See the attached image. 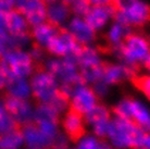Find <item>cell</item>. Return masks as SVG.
I'll return each instance as SVG.
<instances>
[{"label": "cell", "mask_w": 150, "mask_h": 149, "mask_svg": "<svg viewBox=\"0 0 150 149\" xmlns=\"http://www.w3.org/2000/svg\"><path fill=\"white\" fill-rule=\"evenodd\" d=\"M108 137L116 147H149V135L146 131L132 121L120 118L109 122Z\"/></svg>", "instance_id": "obj_1"}, {"label": "cell", "mask_w": 150, "mask_h": 149, "mask_svg": "<svg viewBox=\"0 0 150 149\" xmlns=\"http://www.w3.org/2000/svg\"><path fill=\"white\" fill-rule=\"evenodd\" d=\"M117 57L137 71L142 67L149 69V41L144 34L131 31L120 44Z\"/></svg>", "instance_id": "obj_2"}, {"label": "cell", "mask_w": 150, "mask_h": 149, "mask_svg": "<svg viewBox=\"0 0 150 149\" xmlns=\"http://www.w3.org/2000/svg\"><path fill=\"white\" fill-rule=\"evenodd\" d=\"M0 65L8 77H25L34 71V62L30 56L19 48L10 50L0 57Z\"/></svg>", "instance_id": "obj_3"}, {"label": "cell", "mask_w": 150, "mask_h": 149, "mask_svg": "<svg viewBox=\"0 0 150 149\" xmlns=\"http://www.w3.org/2000/svg\"><path fill=\"white\" fill-rule=\"evenodd\" d=\"M30 88L33 97L38 104H48L56 95L59 86L56 76L44 67L34 71L30 79Z\"/></svg>", "instance_id": "obj_4"}, {"label": "cell", "mask_w": 150, "mask_h": 149, "mask_svg": "<svg viewBox=\"0 0 150 149\" xmlns=\"http://www.w3.org/2000/svg\"><path fill=\"white\" fill-rule=\"evenodd\" d=\"M112 18L123 25L143 28L144 25L149 21V7L145 2L134 0L123 9L113 12Z\"/></svg>", "instance_id": "obj_5"}, {"label": "cell", "mask_w": 150, "mask_h": 149, "mask_svg": "<svg viewBox=\"0 0 150 149\" xmlns=\"http://www.w3.org/2000/svg\"><path fill=\"white\" fill-rule=\"evenodd\" d=\"M4 27L14 40L16 47L24 45L28 38H30V26L24 15L16 9H12L4 15L2 19Z\"/></svg>", "instance_id": "obj_6"}, {"label": "cell", "mask_w": 150, "mask_h": 149, "mask_svg": "<svg viewBox=\"0 0 150 149\" xmlns=\"http://www.w3.org/2000/svg\"><path fill=\"white\" fill-rule=\"evenodd\" d=\"M34 123L46 134L54 137L58 132L59 124V113L49 104H39L37 108L33 112Z\"/></svg>", "instance_id": "obj_7"}, {"label": "cell", "mask_w": 150, "mask_h": 149, "mask_svg": "<svg viewBox=\"0 0 150 149\" xmlns=\"http://www.w3.org/2000/svg\"><path fill=\"white\" fill-rule=\"evenodd\" d=\"M4 107L6 108L10 116L21 125L24 126L25 124L30 123L33 120V110L32 106L25 99L18 97H13L8 95H4Z\"/></svg>", "instance_id": "obj_8"}, {"label": "cell", "mask_w": 150, "mask_h": 149, "mask_svg": "<svg viewBox=\"0 0 150 149\" xmlns=\"http://www.w3.org/2000/svg\"><path fill=\"white\" fill-rule=\"evenodd\" d=\"M79 43L75 40L72 34L67 28L60 26L57 33L47 43V50L49 53L57 57H65L74 50Z\"/></svg>", "instance_id": "obj_9"}, {"label": "cell", "mask_w": 150, "mask_h": 149, "mask_svg": "<svg viewBox=\"0 0 150 149\" xmlns=\"http://www.w3.org/2000/svg\"><path fill=\"white\" fill-rule=\"evenodd\" d=\"M98 100L99 98L95 94L94 89L83 85L79 86L73 93V98L69 104V107L70 109L84 116L86 112H88L98 104Z\"/></svg>", "instance_id": "obj_10"}, {"label": "cell", "mask_w": 150, "mask_h": 149, "mask_svg": "<svg viewBox=\"0 0 150 149\" xmlns=\"http://www.w3.org/2000/svg\"><path fill=\"white\" fill-rule=\"evenodd\" d=\"M102 67H103V72H102L101 79L108 85L121 84L125 79H129L135 73L140 72L126 64L120 65V64H112L109 62H102Z\"/></svg>", "instance_id": "obj_11"}, {"label": "cell", "mask_w": 150, "mask_h": 149, "mask_svg": "<svg viewBox=\"0 0 150 149\" xmlns=\"http://www.w3.org/2000/svg\"><path fill=\"white\" fill-rule=\"evenodd\" d=\"M23 137L28 147L32 148H46L51 147L53 137L46 134L39 128L32 120L30 123L22 126Z\"/></svg>", "instance_id": "obj_12"}, {"label": "cell", "mask_w": 150, "mask_h": 149, "mask_svg": "<svg viewBox=\"0 0 150 149\" xmlns=\"http://www.w3.org/2000/svg\"><path fill=\"white\" fill-rule=\"evenodd\" d=\"M62 125L67 133V136L70 138L71 142L77 143L83 136H85L86 130L84 124V116L72 109L68 110Z\"/></svg>", "instance_id": "obj_13"}, {"label": "cell", "mask_w": 150, "mask_h": 149, "mask_svg": "<svg viewBox=\"0 0 150 149\" xmlns=\"http://www.w3.org/2000/svg\"><path fill=\"white\" fill-rule=\"evenodd\" d=\"M21 13L26 19L28 25L36 26L46 20L47 4L42 0H25Z\"/></svg>", "instance_id": "obj_14"}, {"label": "cell", "mask_w": 150, "mask_h": 149, "mask_svg": "<svg viewBox=\"0 0 150 149\" xmlns=\"http://www.w3.org/2000/svg\"><path fill=\"white\" fill-rule=\"evenodd\" d=\"M69 32L79 44L88 45L96 40V31L93 30L84 20L75 18L69 24Z\"/></svg>", "instance_id": "obj_15"}, {"label": "cell", "mask_w": 150, "mask_h": 149, "mask_svg": "<svg viewBox=\"0 0 150 149\" xmlns=\"http://www.w3.org/2000/svg\"><path fill=\"white\" fill-rule=\"evenodd\" d=\"M113 10L110 6H94L90 7L89 11L85 15V22L97 31L105 25L110 18H112Z\"/></svg>", "instance_id": "obj_16"}, {"label": "cell", "mask_w": 150, "mask_h": 149, "mask_svg": "<svg viewBox=\"0 0 150 149\" xmlns=\"http://www.w3.org/2000/svg\"><path fill=\"white\" fill-rule=\"evenodd\" d=\"M70 14H71V9L68 4H65L63 1H60V2L56 1L53 4H48L46 19L53 25L61 26L62 23H64L69 19Z\"/></svg>", "instance_id": "obj_17"}, {"label": "cell", "mask_w": 150, "mask_h": 149, "mask_svg": "<svg viewBox=\"0 0 150 149\" xmlns=\"http://www.w3.org/2000/svg\"><path fill=\"white\" fill-rule=\"evenodd\" d=\"M60 26H56L49 23L48 21L46 23H40L38 25L34 26L33 31H30V37L34 39L35 43H37L38 45L46 46L49 39L52 37L53 35L57 33V31Z\"/></svg>", "instance_id": "obj_18"}, {"label": "cell", "mask_w": 150, "mask_h": 149, "mask_svg": "<svg viewBox=\"0 0 150 149\" xmlns=\"http://www.w3.org/2000/svg\"><path fill=\"white\" fill-rule=\"evenodd\" d=\"M6 86H7V94L10 96L22 98V99H25L30 96V87L23 79V77L9 76Z\"/></svg>", "instance_id": "obj_19"}, {"label": "cell", "mask_w": 150, "mask_h": 149, "mask_svg": "<svg viewBox=\"0 0 150 149\" xmlns=\"http://www.w3.org/2000/svg\"><path fill=\"white\" fill-rule=\"evenodd\" d=\"M102 62H87V63H79V74L82 75L84 79L87 82L95 83L96 81L102 77Z\"/></svg>", "instance_id": "obj_20"}, {"label": "cell", "mask_w": 150, "mask_h": 149, "mask_svg": "<svg viewBox=\"0 0 150 149\" xmlns=\"http://www.w3.org/2000/svg\"><path fill=\"white\" fill-rule=\"evenodd\" d=\"M131 110L133 122L148 132L149 130V113L146 108L138 101L131 99Z\"/></svg>", "instance_id": "obj_21"}, {"label": "cell", "mask_w": 150, "mask_h": 149, "mask_svg": "<svg viewBox=\"0 0 150 149\" xmlns=\"http://www.w3.org/2000/svg\"><path fill=\"white\" fill-rule=\"evenodd\" d=\"M84 121L90 125L96 123L110 121V110L103 104H96L94 108L90 109L89 111L84 114Z\"/></svg>", "instance_id": "obj_22"}, {"label": "cell", "mask_w": 150, "mask_h": 149, "mask_svg": "<svg viewBox=\"0 0 150 149\" xmlns=\"http://www.w3.org/2000/svg\"><path fill=\"white\" fill-rule=\"evenodd\" d=\"M24 142L22 128H15L0 135L1 148H18Z\"/></svg>", "instance_id": "obj_23"}, {"label": "cell", "mask_w": 150, "mask_h": 149, "mask_svg": "<svg viewBox=\"0 0 150 149\" xmlns=\"http://www.w3.org/2000/svg\"><path fill=\"white\" fill-rule=\"evenodd\" d=\"M15 128H22V126L10 116L2 102H0V135Z\"/></svg>", "instance_id": "obj_24"}, {"label": "cell", "mask_w": 150, "mask_h": 149, "mask_svg": "<svg viewBox=\"0 0 150 149\" xmlns=\"http://www.w3.org/2000/svg\"><path fill=\"white\" fill-rule=\"evenodd\" d=\"M131 99L132 98L127 97L120 101L116 104L115 107H113L112 111L116 116V118H120L123 120H128L133 122V118H132V110H131Z\"/></svg>", "instance_id": "obj_25"}, {"label": "cell", "mask_w": 150, "mask_h": 149, "mask_svg": "<svg viewBox=\"0 0 150 149\" xmlns=\"http://www.w3.org/2000/svg\"><path fill=\"white\" fill-rule=\"evenodd\" d=\"M129 81L132 82V84L135 86L138 90H140L144 95H146V97L149 99V84L150 79L149 76L147 74H140V73H135L133 75Z\"/></svg>", "instance_id": "obj_26"}, {"label": "cell", "mask_w": 150, "mask_h": 149, "mask_svg": "<svg viewBox=\"0 0 150 149\" xmlns=\"http://www.w3.org/2000/svg\"><path fill=\"white\" fill-rule=\"evenodd\" d=\"M69 6L71 9V13H74L77 16H85L89 11L91 4L88 2V0H73Z\"/></svg>", "instance_id": "obj_27"}, {"label": "cell", "mask_w": 150, "mask_h": 149, "mask_svg": "<svg viewBox=\"0 0 150 149\" xmlns=\"http://www.w3.org/2000/svg\"><path fill=\"white\" fill-rule=\"evenodd\" d=\"M83 138V137H82ZM107 143L102 140H98L93 136H85L83 138V140L79 143V148H105Z\"/></svg>", "instance_id": "obj_28"}, {"label": "cell", "mask_w": 150, "mask_h": 149, "mask_svg": "<svg viewBox=\"0 0 150 149\" xmlns=\"http://www.w3.org/2000/svg\"><path fill=\"white\" fill-rule=\"evenodd\" d=\"M68 146V140H67V137L63 136V135L57 132V134L54 135L52 140V145L51 147H54V148H64Z\"/></svg>", "instance_id": "obj_29"}, {"label": "cell", "mask_w": 150, "mask_h": 149, "mask_svg": "<svg viewBox=\"0 0 150 149\" xmlns=\"http://www.w3.org/2000/svg\"><path fill=\"white\" fill-rule=\"evenodd\" d=\"M8 81V76L6 74V72L4 71L2 67L0 65V89H2L4 87H6V84H7Z\"/></svg>", "instance_id": "obj_30"}, {"label": "cell", "mask_w": 150, "mask_h": 149, "mask_svg": "<svg viewBox=\"0 0 150 149\" xmlns=\"http://www.w3.org/2000/svg\"><path fill=\"white\" fill-rule=\"evenodd\" d=\"M88 2L93 6H109L111 0H88Z\"/></svg>", "instance_id": "obj_31"}, {"label": "cell", "mask_w": 150, "mask_h": 149, "mask_svg": "<svg viewBox=\"0 0 150 149\" xmlns=\"http://www.w3.org/2000/svg\"><path fill=\"white\" fill-rule=\"evenodd\" d=\"M46 4H53V2H56L58 0H42Z\"/></svg>", "instance_id": "obj_32"}, {"label": "cell", "mask_w": 150, "mask_h": 149, "mask_svg": "<svg viewBox=\"0 0 150 149\" xmlns=\"http://www.w3.org/2000/svg\"><path fill=\"white\" fill-rule=\"evenodd\" d=\"M61 1H63V2H65V4H70L73 1V0H61Z\"/></svg>", "instance_id": "obj_33"}]
</instances>
